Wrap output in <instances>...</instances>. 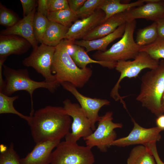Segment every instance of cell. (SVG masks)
<instances>
[{
    "mask_svg": "<svg viewBox=\"0 0 164 164\" xmlns=\"http://www.w3.org/2000/svg\"><path fill=\"white\" fill-rule=\"evenodd\" d=\"M30 116L27 122L36 143L50 140H61L70 132L71 117L63 107L48 105Z\"/></svg>",
    "mask_w": 164,
    "mask_h": 164,
    "instance_id": "obj_1",
    "label": "cell"
},
{
    "mask_svg": "<svg viewBox=\"0 0 164 164\" xmlns=\"http://www.w3.org/2000/svg\"><path fill=\"white\" fill-rule=\"evenodd\" d=\"M67 42L64 39L55 47L52 72L60 85L68 82L77 88H82L91 77L93 71L89 67L81 69L77 66L67 51Z\"/></svg>",
    "mask_w": 164,
    "mask_h": 164,
    "instance_id": "obj_2",
    "label": "cell"
},
{
    "mask_svg": "<svg viewBox=\"0 0 164 164\" xmlns=\"http://www.w3.org/2000/svg\"><path fill=\"white\" fill-rule=\"evenodd\" d=\"M141 80L136 100L156 117L163 114L161 100L164 92V60L159 61L156 68L146 73Z\"/></svg>",
    "mask_w": 164,
    "mask_h": 164,
    "instance_id": "obj_3",
    "label": "cell"
},
{
    "mask_svg": "<svg viewBox=\"0 0 164 164\" xmlns=\"http://www.w3.org/2000/svg\"><path fill=\"white\" fill-rule=\"evenodd\" d=\"M3 74L5 77V83L2 91L0 92L8 96L19 91H25L28 93L31 101L30 116L32 115L34 112L33 100L34 91L39 88H44L53 93L60 85L57 82L49 83L45 80L35 81L30 77L27 69H15L4 64Z\"/></svg>",
    "mask_w": 164,
    "mask_h": 164,
    "instance_id": "obj_4",
    "label": "cell"
},
{
    "mask_svg": "<svg viewBox=\"0 0 164 164\" xmlns=\"http://www.w3.org/2000/svg\"><path fill=\"white\" fill-rule=\"evenodd\" d=\"M136 24L135 20L126 22L121 39L106 51H97L94 53L92 55L93 58L96 60L113 63L134 59L142 47L137 44L134 39Z\"/></svg>",
    "mask_w": 164,
    "mask_h": 164,
    "instance_id": "obj_5",
    "label": "cell"
},
{
    "mask_svg": "<svg viewBox=\"0 0 164 164\" xmlns=\"http://www.w3.org/2000/svg\"><path fill=\"white\" fill-rule=\"evenodd\" d=\"M159 61L153 59L148 54L143 51H140L132 61L123 60L117 62L116 70L120 73L117 82L112 89L110 96L115 101H120L124 108L127 109L126 104L118 92L121 80L125 78H131L137 77L143 69L149 68L151 70L156 68L159 65Z\"/></svg>",
    "mask_w": 164,
    "mask_h": 164,
    "instance_id": "obj_6",
    "label": "cell"
},
{
    "mask_svg": "<svg viewBox=\"0 0 164 164\" xmlns=\"http://www.w3.org/2000/svg\"><path fill=\"white\" fill-rule=\"evenodd\" d=\"M94 162L91 148L65 141L60 142L53 152L50 164H93Z\"/></svg>",
    "mask_w": 164,
    "mask_h": 164,
    "instance_id": "obj_7",
    "label": "cell"
},
{
    "mask_svg": "<svg viewBox=\"0 0 164 164\" xmlns=\"http://www.w3.org/2000/svg\"><path fill=\"white\" fill-rule=\"evenodd\" d=\"M113 114L112 111H108L101 116L97 127L94 132L83 138L86 146L91 149L96 146L103 152L107 151L111 146V143L117 139V134L115 129L121 128L123 126L121 123L113 121Z\"/></svg>",
    "mask_w": 164,
    "mask_h": 164,
    "instance_id": "obj_8",
    "label": "cell"
},
{
    "mask_svg": "<svg viewBox=\"0 0 164 164\" xmlns=\"http://www.w3.org/2000/svg\"><path fill=\"white\" fill-rule=\"evenodd\" d=\"M41 44L33 48L30 55L23 60L22 64L33 68L42 75L46 81L58 83L51 70L55 47Z\"/></svg>",
    "mask_w": 164,
    "mask_h": 164,
    "instance_id": "obj_9",
    "label": "cell"
},
{
    "mask_svg": "<svg viewBox=\"0 0 164 164\" xmlns=\"http://www.w3.org/2000/svg\"><path fill=\"white\" fill-rule=\"evenodd\" d=\"M63 108L67 114L73 118L71 132L65 137V141L75 143L81 138L90 135L93 132L91 122L79 104L66 99L63 102Z\"/></svg>",
    "mask_w": 164,
    "mask_h": 164,
    "instance_id": "obj_10",
    "label": "cell"
},
{
    "mask_svg": "<svg viewBox=\"0 0 164 164\" xmlns=\"http://www.w3.org/2000/svg\"><path fill=\"white\" fill-rule=\"evenodd\" d=\"M133 127L126 136L117 139L111 146L125 147L131 145H140L146 146L148 144L159 141L161 139L160 133L162 130L158 127L146 128L138 124L132 118Z\"/></svg>",
    "mask_w": 164,
    "mask_h": 164,
    "instance_id": "obj_11",
    "label": "cell"
},
{
    "mask_svg": "<svg viewBox=\"0 0 164 164\" xmlns=\"http://www.w3.org/2000/svg\"><path fill=\"white\" fill-rule=\"evenodd\" d=\"M61 85L64 89L70 92L76 98L79 105L89 120L93 131L96 129L95 123L98 121L101 116L98 114L100 109L108 105L110 101L105 99L92 98L84 96L80 93L77 87L68 82L62 83Z\"/></svg>",
    "mask_w": 164,
    "mask_h": 164,
    "instance_id": "obj_12",
    "label": "cell"
},
{
    "mask_svg": "<svg viewBox=\"0 0 164 164\" xmlns=\"http://www.w3.org/2000/svg\"><path fill=\"white\" fill-rule=\"evenodd\" d=\"M105 16L104 11L98 9L91 15L77 20L69 28L65 39L73 41L82 39L89 32L105 21Z\"/></svg>",
    "mask_w": 164,
    "mask_h": 164,
    "instance_id": "obj_13",
    "label": "cell"
},
{
    "mask_svg": "<svg viewBox=\"0 0 164 164\" xmlns=\"http://www.w3.org/2000/svg\"><path fill=\"white\" fill-rule=\"evenodd\" d=\"M124 13L126 22L138 19L156 21L164 17V0H148L145 4Z\"/></svg>",
    "mask_w": 164,
    "mask_h": 164,
    "instance_id": "obj_14",
    "label": "cell"
},
{
    "mask_svg": "<svg viewBox=\"0 0 164 164\" xmlns=\"http://www.w3.org/2000/svg\"><path fill=\"white\" fill-rule=\"evenodd\" d=\"M60 142L50 140L36 143L31 152L20 159L21 164H50L53 150Z\"/></svg>",
    "mask_w": 164,
    "mask_h": 164,
    "instance_id": "obj_15",
    "label": "cell"
},
{
    "mask_svg": "<svg viewBox=\"0 0 164 164\" xmlns=\"http://www.w3.org/2000/svg\"><path fill=\"white\" fill-rule=\"evenodd\" d=\"M32 45L26 39L15 35H0V59H6L12 54L26 53Z\"/></svg>",
    "mask_w": 164,
    "mask_h": 164,
    "instance_id": "obj_16",
    "label": "cell"
},
{
    "mask_svg": "<svg viewBox=\"0 0 164 164\" xmlns=\"http://www.w3.org/2000/svg\"><path fill=\"white\" fill-rule=\"evenodd\" d=\"M36 11L35 8L29 15L23 17L15 25L2 30L0 35H15L20 36L29 41L33 48L36 47L38 43L35 37L33 29V21Z\"/></svg>",
    "mask_w": 164,
    "mask_h": 164,
    "instance_id": "obj_17",
    "label": "cell"
},
{
    "mask_svg": "<svg viewBox=\"0 0 164 164\" xmlns=\"http://www.w3.org/2000/svg\"><path fill=\"white\" fill-rule=\"evenodd\" d=\"M126 22L124 12L116 14L96 27L82 39L91 40L103 37L111 33L119 26Z\"/></svg>",
    "mask_w": 164,
    "mask_h": 164,
    "instance_id": "obj_18",
    "label": "cell"
},
{
    "mask_svg": "<svg viewBox=\"0 0 164 164\" xmlns=\"http://www.w3.org/2000/svg\"><path fill=\"white\" fill-rule=\"evenodd\" d=\"M126 23L119 26L111 33L103 37L91 40L83 39L74 41V43L85 48L87 53L93 50L104 52L107 46L116 39L122 36L125 29Z\"/></svg>",
    "mask_w": 164,
    "mask_h": 164,
    "instance_id": "obj_19",
    "label": "cell"
},
{
    "mask_svg": "<svg viewBox=\"0 0 164 164\" xmlns=\"http://www.w3.org/2000/svg\"><path fill=\"white\" fill-rule=\"evenodd\" d=\"M120 0H104L100 7L105 14V20L116 14L142 5L148 0H138L131 3H122Z\"/></svg>",
    "mask_w": 164,
    "mask_h": 164,
    "instance_id": "obj_20",
    "label": "cell"
},
{
    "mask_svg": "<svg viewBox=\"0 0 164 164\" xmlns=\"http://www.w3.org/2000/svg\"><path fill=\"white\" fill-rule=\"evenodd\" d=\"M69 28L49 21L42 43L49 46L56 47L65 39Z\"/></svg>",
    "mask_w": 164,
    "mask_h": 164,
    "instance_id": "obj_21",
    "label": "cell"
},
{
    "mask_svg": "<svg viewBox=\"0 0 164 164\" xmlns=\"http://www.w3.org/2000/svg\"><path fill=\"white\" fill-rule=\"evenodd\" d=\"M127 164H156L154 158L144 145H139L131 150L127 160Z\"/></svg>",
    "mask_w": 164,
    "mask_h": 164,
    "instance_id": "obj_22",
    "label": "cell"
},
{
    "mask_svg": "<svg viewBox=\"0 0 164 164\" xmlns=\"http://www.w3.org/2000/svg\"><path fill=\"white\" fill-rule=\"evenodd\" d=\"M71 57L77 66L81 69L86 68L88 64L94 63L99 64L104 67L112 69L115 68L117 63L93 59L89 56L83 47L77 45L76 50Z\"/></svg>",
    "mask_w": 164,
    "mask_h": 164,
    "instance_id": "obj_23",
    "label": "cell"
},
{
    "mask_svg": "<svg viewBox=\"0 0 164 164\" xmlns=\"http://www.w3.org/2000/svg\"><path fill=\"white\" fill-rule=\"evenodd\" d=\"M46 17L49 21L69 27L79 18L76 13L70 9L49 12Z\"/></svg>",
    "mask_w": 164,
    "mask_h": 164,
    "instance_id": "obj_24",
    "label": "cell"
},
{
    "mask_svg": "<svg viewBox=\"0 0 164 164\" xmlns=\"http://www.w3.org/2000/svg\"><path fill=\"white\" fill-rule=\"evenodd\" d=\"M158 38L157 22L154 21L149 26L139 30L136 42L139 46H142L153 43Z\"/></svg>",
    "mask_w": 164,
    "mask_h": 164,
    "instance_id": "obj_25",
    "label": "cell"
},
{
    "mask_svg": "<svg viewBox=\"0 0 164 164\" xmlns=\"http://www.w3.org/2000/svg\"><path fill=\"white\" fill-rule=\"evenodd\" d=\"M19 96H7L0 92V114H12L16 115L26 121L29 120L30 116L25 115L17 111L13 105L14 101L18 99Z\"/></svg>",
    "mask_w": 164,
    "mask_h": 164,
    "instance_id": "obj_26",
    "label": "cell"
},
{
    "mask_svg": "<svg viewBox=\"0 0 164 164\" xmlns=\"http://www.w3.org/2000/svg\"><path fill=\"white\" fill-rule=\"evenodd\" d=\"M49 22L46 17L38 12L35 13L33 21V29L35 37L38 43H42Z\"/></svg>",
    "mask_w": 164,
    "mask_h": 164,
    "instance_id": "obj_27",
    "label": "cell"
},
{
    "mask_svg": "<svg viewBox=\"0 0 164 164\" xmlns=\"http://www.w3.org/2000/svg\"><path fill=\"white\" fill-rule=\"evenodd\" d=\"M140 51L148 54L154 59H164V39L158 38L153 43L142 46Z\"/></svg>",
    "mask_w": 164,
    "mask_h": 164,
    "instance_id": "obj_28",
    "label": "cell"
},
{
    "mask_svg": "<svg viewBox=\"0 0 164 164\" xmlns=\"http://www.w3.org/2000/svg\"><path fill=\"white\" fill-rule=\"evenodd\" d=\"M20 19L19 16L12 11L0 4V24L9 28L13 26Z\"/></svg>",
    "mask_w": 164,
    "mask_h": 164,
    "instance_id": "obj_29",
    "label": "cell"
},
{
    "mask_svg": "<svg viewBox=\"0 0 164 164\" xmlns=\"http://www.w3.org/2000/svg\"><path fill=\"white\" fill-rule=\"evenodd\" d=\"M2 149L0 151V164H21V158L15 150L12 142L8 148Z\"/></svg>",
    "mask_w": 164,
    "mask_h": 164,
    "instance_id": "obj_30",
    "label": "cell"
},
{
    "mask_svg": "<svg viewBox=\"0 0 164 164\" xmlns=\"http://www.w3.org/2000/svg\"><path fill=\"white\" fill-rule=\"evenodd\" d=\"M104 0H86L82 7L76 13L78 18L88 17L92 14L102 5Z\"/></svg>",
    "mask_w": 164,
    "mask_h": 164,
    "instance_id": "obj_31",
    "label": "cell"
},
{
    "mask_svg": "<svg viewBox=\"0 0 164 164\" xmlns=\"http://www.w3.org/2000/svg\"><path fill=\"white\" fill-rule=\"evenodd\" d=\"M69 9L68 0H49V12H56Z\"/></svg>",
    "mask_w": 164,
    "mask_h": 164,
    "instance_id": "obj_32",
    "label": "cell"
},
{
    "mask_svg": "<svg viewBox=\"0 0 164 164\" xmlns=\"http://www.w3.org/2000/svg\"><path fill=\"white\" fill-rule=\"evenodd\" d=\"M23 9V17L29 15L36 8L37 4V0H20Z\"/></svg>",
    "mask_w": 164,
    "mask_h": 164,
    "instance_id": "obj_33",
    "label": "cell"
},
{
    "mask_svg": "<svg viewBox=\"0 0 164 164\" xmlns=\"http://www.w3.org/2000/svg\"><path fill=\"white\" fill-rule=\"evenodd\" d=\"M38 5V12L46 17L49 12V0H37Z\"/></svg>",
    "mask_w": 164,
    "mask_h": 164,
    "instance_id": "obj_34",
    "label": "cell"
},
{
    "mask_svg": "<svg viewBox=\"0 0 164 164\" xmlns=\"http://www.w3.org/2000/svg\"><path fill=\"white\" fill-rule=\"evenodd\" d=\"M146 147L153 156L156 164H164V162L161 159L159 155L156 142H153L148 144L146 146Z\"/></svg>",
    "mask_w": 164,
    "mask_h": 164,
    "instance_id": "obj_35",
    "label": "cell"
},
{
    "mask_svg": "<svg viewBox=\"0 0 164 164\" xmlns=\"http://www.w3.org/2000/svg\"><path fill=\"white\" fill-rule=\"evenodd\" d=\"M86 0H68L70 9L76 13L82 7Z\"/></svg>",
    "mask_w": 164,
    "mask_h": 164,
    "instance_id": "obj_36",
    "label": "cell"
},
{
    "mask_svg": "<svg viewBox=\"0 0 164 164\" xmlns=\"http://www.w3.org/2000/svg\"><path fill=\"white\" fill-rule=\"evenodd\" d=\"M157 24L158 38L164 39V17L156 21Z\"/></svg>",
    "mask_w": 164,
    "mask_h": 164,
    "instance_id": "obj_37",
    "label": "cell"
},
{
    "mask_svg": "<svg viewBox=\"0 0 164 164\" xmlns=\"http://www.w3.org/2000/svg\"><path fill=\"white\" fill-rule=\"evenodd\" d=\"M6 59H0V92H1L5 85V80L3 78V66Z\"/></svg>",
    "mask_w": 164,
    "mask_h": 164,
    "instance_id": "obj_38",
    "label": "cell"
},
{
    "mask_svg": "<svg viewBox=\"0 0 164 164\" xmlns=\"http://www.w3.org/2000/svg\"><path fill=\"white\" fill-rule=\"evenodd\" d=\"M157 126L164 130V114H162L157 117L156 120Z\"/></svg>",
    "mask_w": 164,
    "mask_h": 164,
    "instance_id": "obj_39",
    "label": "cell"
},
{
    "mask_svg": "<svg viewBox=\"0 0 164 164\" xmlns=\"http://www.w3.org/2000/svg\"><path fill=\"white\" fill-rule=\"evenodd\" d=\"M161 105L162 111L164 113V92L162 95L161 100Z\"/></svg>",
    "mask_w": 164,
    "mask_h": 164,
    "instance_id": "obj_40",
    "label": "cell"
}]
</instances>
